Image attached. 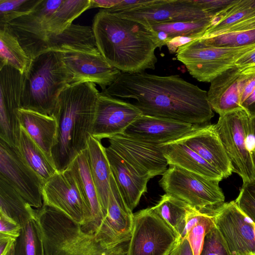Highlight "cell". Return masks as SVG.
<instances>
[{"label":"cell","mask_w":255,"mask_h":255,"mask_svg":"<svg viewBox=\"0 0 255 255\" xmlns=\"http://www.w3.org/2000/svg\"><path fill=\"white\" fill-rule=\"evenodd\" d=\"M169 255H194L187 238L179 240Z\"/></svg>","instance_id":"cell-44"},{"label":"cell","mask_w":255,"mask_h":255,"mask_svg":"<svg viewBox=\"0 0 255 255\" xmlns=\"http://www.w3.org/2000/svg\"><path fill=\"white\" fill-rule=\"evenodd\" d=\"M179 239L151 208L133 214L128 255H169Z\"/></svg>","instance_id":"cell-9"},{"label":"cell","mask_w":255,"mask_h":255,"mask_svg":"<svg viewBox=\"0 0 255 255\" xmlns=\"http://www.w3.org/2000/svg\"><path fill=\"white\" fill-rule=\"evenodd\" d=\"M97 253H98V252H97ZM97 253H96V254H97ZM96 254H95V255H96Z\"/></svg>","instance_id":"cell-52"},{"label":"cell","mask_w":255,"mask_h":255,"mask_svg":"<svg viewBox=\"0 0 255 255\" xmlns=\"http://www.w3.org/2000/svg\"><path fill=\"white\" fill-rule=\"evenodd\" d=\"M212 18L160 23L151 26L155 31L166 33L168 41L180 36H197L200 39L210 27Z\"/></svg>","instance_id":"cell-35"},{"label":"cell","mask_w":255,"mask_h":255,"mask_svg":"<svg viewBox=\"0 0 255 255\" xmlns=\"http://www.w3.org/2000/svg\"><path fill=\"white\" fill-rule=\"evenodd\" d=\"M250 65H255V50L242 56L235 62V66L237 67Z\"/></svg>","instance_id":"cell-48"},{"label":"cell","mask_w":255,"mask_h":255,"mask_svg":"<svg viewBox=\"0 0 255 255\" xmlns=\"http://www.w3.org/2000/svg\"><path fill=\"white\" fill-rule=\"evenodd\" d=\"M62 1L63 0H40L30 12L7 24L31 60L47 51L46 23Z\"/></svg>","instance_id":"cell-12"},{"label":"cell","mask_w":255,"mask_h":255,"mask_svg":"<svg viewBox=\"0 0 255 255\" xmlns=\"http://www.w3.org/2000/svg\"><path fill=\"white\" fill-rule=\"evenodd\" d=\"M214 224L213 218L209 214L204 213L201 219L195 225L188 233V240L194 255H200L202 251L205 235Z\"/></svg>","instance_id":"cell-39"},{"label":"cell","mask_w":255,"mask_h":255,"mask_svg":"<svg viewBox=\"0 0 255 255\" xmlns=\"http://www.w3.org/2000/svg\"><path fill=\"white\" fill-rule=\"evenodd\" d=\"M36 210L45 255H95L102 248L94 235L61 212L44 205Z\"/></svg>","instance_id":"cell-5"},{"label":"cell","mask_w":255,"mask_h":255,"mask_svg":"<svg viewBox=\"0 0 255 255\" xmlns=\"http://www.w3.org/2000/svg\"><path fill=\"white\" fill-rule=\"evenodd\" d=\"M161 146L168 165L177 166L210 180L221 181L224 178L218 170L186 145L174 141Z\"/></svg>","instance_id":"cell-25"},{"label":"cell","mask_w":255,"mask_h":255,"mask_svg":"<svg viewBox=\"0 0 255 255\" xmlns=\"http://www.w3.org/2000/svg\"><path fill=\"white\" fill-rule=\"evenodd\" d=\"M0 177L32 207L43 206L44 181L25 162L17 148L0 139Z\"/></svg>","instance_id":"cell-11"},{"label":"cell","mask_w":255,"mask_h":255,"mask_svg":"<svg viewBox=\"0 0 255 255\" xmlns=\"http://www.w3.org/2000/svg\"><path fill=\"white\" fill-rule=\"evenodd\" d=\"M194 125L141 115L123 134L149 143L162 145L175 141L191 130Z\"/></svg>","instance_id":"cell-22"},{"label":"cell","mask_w":255,"mask_h":255,"mask_svg":"<svg viewBox=\"0 0 255 255\" xmlns=\"http://www.w3.org/2000/svg\"><path fill=\"white\" fill-rule=\"evenodd\" d=\"M127 245L124 244L120 245L112 251L110 255H128V247L126 248Z\"/></svg>","instance_id":"cell-49"},{"label":"cell","mask_w":255,"mask_h":255,"mask_svg":"<svg viewBox=\"0 0 255 255\" xmlns=\"http://www.w3.org/2000/svg\"><path fill=\"white\" fill-rule=\"evenodd\" d=\"M40 0H0V26L30 12Z\"/></svg>","instance_id":"cell-38"},{"label":"cell","mask_w":255,"mask_h":255,"mask_svg":"<svg viewBox=\"0 0 255 255\" xmlns=\"http://www.w3.org/2000/svg\"><path fill=\"white\" fill-rule=\"evenodd\" d=\"M13 252H14V248L11 249V250L10 251L8 255H13Z\"/></svg>","instance_id":"cell-51"},{"label":"cell","mask_w":255,"mask_h":255,"mask_svg":"<svg viewBox=\"0 0 255 255\" xmlns=\"http://www.w3.org/2000/svg\"><path fill=\"white\" fill-rule=\"evenodd\" d=\"M72 75L70 85L90 82L102 91L111 85L122 72L111 65L100 52L94 53L66 47L57 51Z\"/></svg>","instance_id":"cell-15"},{"label":"cell","mask_w":255,"mask_h":255,"mask_svg":"<svg viewBox=\"0 0 255 255\" xmlns=\"http://www.w3.org/2000/svg\"><path fill=\"white\" fill-rule=\"evenodd\" d=\"M109 146L141 176L150 179L163 175L168 165L161 145L139 140L123 133L107 138Z\"/></svg>","instance_id":"cell-14"},{"label":"cell","mask_w":255,"mask_h":255,"mask_svg":"<svg viewBox=\"0 0 255 255\" xmlns=\"http://www.w3.org/2000/svg\"><path fill=\"white\" fill-rule=\"evenodd\" d=\"M90 5L91 0H63L46 22L47 35H57L63 32L74 20L90 9Z\"/></svg>","instance_id":"cell-33"},{"label":"cell","mask_w":255,"mask_h":255,"mask_svg":"<svg viewBox=\"0 0 255 255\" xmlns=\"http://www.w3.org/2000/svg\"><path fill=\"white\" fill-rule=\"evenodd\" d=\"M43 205L52 207L66 215L81 227L86 219V209L77 184L70 170L57 172L45 182Z\"/></svg>","instance_id":"cell-16"},{"label":"cell","mask_w":255,"mask_h":255,"mask_svg":"<svg viewBox=\"0 0 255 255\" xmlns=\"http://www.w3.org/2000/svg\"><path fill=\"white\" fill-rule=\"evenodd\" d=\"M201 39L205 45L209 46L223 48L245 46L255 44V28L226 33Z\"/></svg>","instance_id":"cell-37"},{"label":"cell","mask_w":255,"mask_h":255,"mask_svg":"<svg viewBox=\"0 0 255 255\" xmlns=\"http://www.w3.org/2000/svg\"><path fill=\"white\" fill-rule=\"evenodd\" d=\"M133 222L132 211L125 204L112 174L107 214L95 239L103 248L112 250L129 241Z\"/></svg>","instance_id":"cell-18"},{"label":"cell","mask_w":255,"mask_h":255,"mask_svg":"<svg viewBox=\"0 0 255 255\" xmlns=\"http://www.w3.org/2000/svg\"><path fill=\"white\" fill-rule=\"evenodd\" d=\"M21 228L22 227L16 222L0 214V235L16 239Z\"/></svg>","instance_id":"cell-43"},{"label":"cell","mask_w":255,"mask_h":255,"mask_svg":"<svg viewBox=\"0 0 255 255\" xmlns=\"http://www.w3.org/2000/svg\"><path fill=\"white\" fill-rule=\"evenodd\" d=\"M255 50V44L223 48L207 46L201 39L180 47L176 58L197 81L211 82L226 70L235 66L242 56Z\"/></svg>","instance_id":"cell-6"},{"label":"cell","mask_w":255,"mask_h":255,"mask_svg":"<svg viewBox=\"0 0 255 255\" xmlns=\"http://www.w3.org/2000/svg\"><path fill=\"white\" fill-rule=\"evenodd\" d=\"M121 0H91L90 8H101L108 9L116 6Z\"/></svg>","instance_id":"cell-47"},{"label":"cell","mask_w":255,"mask_h":255,"mask_svg":"<svg viewBox=\"0 0 255 255\" xmlns=\"http://www.w3.org/2000/svg\"><path fill=\"white\" fill-rule=\"evenodd\" d=\"M250 118L243 109L220 116L215 129L234 168L243 183L255 179V168L249 146Z\"/></svg>","instance_id":"cell-8"},{"label":"cell","mask_w":255,"mask_h":255,"mask_svg":"<svg viewBox=\"0 0 255 255\" xmlns=\"http://www.w3.org/2000/svg\"><path fill=\"white\" fill-rule=\"evenodd\" d=\"M112 174L127 207L132 211L147 192L149 179L140 176L134 168L109 146L105 147Z\"/></svg>","instance_id":"cell-23"},{"label":"cell","mask_w":255,"mask_h":255,"mask_svg":"<svg viewBox=\"0 0 255 255\" xmlns=\"http://www.w3.org/2000/svg\"><path fill=\"white\" fill-rule=\"evenodd\" d=\"M115 98L132 99L142 115L192 125L208 123L214 114L207 92L178 75L122 72L105 90Z\"/></svg>","instance_id":"cell-1"},{"label":"cell","mask_w":255,"mask_h":255,"mask_svg":"<svg viewBox=\"0 0 255 255\" xmlns=\"http://www.w3.org/2000/svg\"><path fill=\"white\" fill-rule=\"evenodd\" d=\"M142 115L134 105L100 92L92 136L101 140L123 133L125 129Z\"/></svg>","instance_id":"cell-19"},{"label":"cell","mask_w":255,"mask_h":255,"mask_svg":"<svg viewBox=\"0 0 255 255\" xmlns=\"http://www.w3.org/2000/svg\"><path fill=\"white\" fill-rule=\"evenodd\" d=\"M92 27L99 51L112 66L127 73L155 69V51L161 47L148 23L100 9Z\"/></svg>","instance_id":"cell-2"},{"label":"cell","mask_w":255,"mask_h":255,"mask_svg":"<svg viewBox=\"0 0 255 255\" xmlns=\"http://www.w3.org/2000/svg\"><path fill=\"white\" fill-rule=\"evenodd\" d=\"M115 13L150 25L213 17L195 0H151L148 4L138 8Z\"/></svg>","instance_id":"cell-17"},{"label":"cell","mask_w":255,"mask_h":255,"mask_svg":"<svg viewBox=\"0 0 255 255\" xmlns=\"http://www.w3.org/2000/svg\"><path fill=\"white\" fill-rule=\"evenodd\" d=\"M238 93L241 107L250 118L255 116V65L242 67Z\"/></svg>","instance_id":"cell-36"},{"label":"cell","mask_w":255,"mask_h":255,"mask_svg":"<svg viewBox=\"0 0 255 255\" xmlns=\"http://www.w3.org/2000/svg\"><path fill=\"white\" fill-rule=\"evenodd\" d=\"M190 148L218 170L226 178L234 168L215 125H194L190 131L175 140Z\"/></svg>","instance_id":"cell-20"},{"label":"cell","mask_w":255,"mask_h":255,"mask_svg":"<svg viewBox=\"0 0 255 255\" xmlns=\"http://www.w3.org/2000/svg\"><path fill=\"white\" fill-rule=\"evenodd\" d=\"M151 208L170 228L179 240L188 215L195 209L185 201L166 193Z\"/></svg>","instance_id":"cell-30"},{"label":"cell","mask_w":255,"mask_h":255,"mask_svg":"<svg viewBox=\"0 0 255 255\" xmlns=\"http://www.w3.org/2000/svg\"><path fill=\"white\" fill-rule=\"evenodd\" d=\"M47 51L66 47L94 53L99 52L92 26L72 24L59 34L47 35Z\"/></svg>","instance_id":"cell-28"},{"label":"cell","mask_w":255,"mask_h":255,"mask_svg":"<svg viewBox=\"0 0 255 255\" xmlns=\"http://www.w3.org/2000/svg\"><path fill=\"white\" fill-rule=\"evenodd\" d=\"M18 120L20 127L52 161L51 151L57 134V123L54 117L20 109Z\"/></svg>","instance_id":"cell-27"},{"label":"cell","mask_w":255,"mask_h":255,"mask_svg":"<svg viewBox=\"0 0 255 255\" xmlns=\"http://www.w3.org/2000/svg\"><path fill=\"white\" fill-rule=\"evenodd\" d=\"M16 148L25 162L44 182L57 172L53 161L22 127Z\"/></svg>","instance_id":"cell-31"},{"label":"cell","mask_w":255,"mask_h":255,"mask_svg":"<svg viewBox=\"0 0 255 255\" xmlns=\"http://www.w3.org/2000/svg\"><path fill=\"white\" fill-rule=\"evenodd\" d=\"M23 74L5 65L0 68V139L16 147L21 127L18 110L21 108Z\"/></svg>","instance_id":"cell-13"},{"label":"cell","mask_w":255,"mask_h":255,"mask_svg":"<svg viewBox=\"0 0 255 255\" xmlns=\"http://www.w3.org/2000/svg\"><path fill=\"white\" fill-rule=\"evenodd\" d=\"M169 166L159 181L165 193L185 201L202 213H207L224 203L225 196L219 181L209 179L176 165Z\"/></svg>","instance_id":"cell-7"},{"label":"cell","mask_w":255,"mask_h":255,"mask_svg":"<svg viewBox=\"0 0 255 255\" xmlns=\"http://www.w3.org/2000/svg\"><path fill=\"white\" fill-rule=\"evenodd\" d=\"M112 250L113 249L109 250L101 248L95 255H110Z\"/></svg>","instance_id":"cell-50"},{"label":"cell","mask_w":255,"mask_h":255,"mask_svg":"<svg viewBox=\"0 0 255 255\" xmlns=\"http://www.w3.org/2000/svg\"><path fill=\"white\" fill-rule=\"evenodd\" d=\"M37 210L5 180L0 177V214L14 221L21 227L35 219Z\"/></svg>","instance_id":"cell-29"},{"label":"cell","mask_w":255,"mask_h":255,"mask_svg":"<svg viewBox=\"0 0 255 255\" xmlns=\"http://www.w3.org/2000/svg\"><path fill=\"white\" fill-rule=\"evenodd\" d=\"M16 239L0 235V255H8L13 248Z\"/></svg>","instance_id":"cell-46"},{"label":"cell","mask_w":255,"mask_h":255,"mask_svg":"<svg viewBox=\"0 0 255 255\" xmlns=\"http://www.w3.org/2000/svg\"><path fill=\"white\" fill-rule=\"evenodd\" d=\"M249 146L255 168V116L250 119Z\"/></svg>","instance_id":"cell-45"},{"label":"cell","mask_w":255,"mask_h":255,"mask_svg":"<svg viewBox=\"0 0 255 255\" xmlns=\"http://www.w3.org/2000/svg\"><path fill=\"white\" fill-rule=\"evenodd\" d=\"M13 248V255H45L41 230L36 219L22 226Z\"/></svg>","instance_id":"cell-34"},{"label":"cell","mask_w":255,"mask_h":255,"mask_svg":"<svg viewBox=\"0 0 255 255\" xmlns=\"http://www.w3.org/2000/svg\"><path fill=\"white\" fill-rule=\"evenodd\" d=\"M206 213L212 216L231 255H255V223L235 201L224 203Z\"/></svg>","instance_id":"cell-10"},{"label":"cell","mask_w":255,"mask_h":255,"mask_svg":"<svg viewBox=\"0 0 255 255\" xmlns=\"http://www.w3.org/2000/svg\"><path fill=\"white\" fill-rule=\"evenodd\" d=\"M72 79L59 52L38 55L23 74L20 109L52 116L59 95Z\"/></svg>","instance_id":"cell-4"},{"label":"cell","mask_w":255,"mask_h":255,"mask_svg":"<svg viewBox=\"0 0 255 255\" xmlns=\"http://www.w3.org/2000/svg\"><path fill=\"white\" fill-rule=\"evenodd\" d=\"M86 150L91 173L98 192L105 218L111 191L112 171L110 165L105 147L102 145L100 140L91 135Z\"/></svg>","instance_id":"cell-26"},{"label":"cell","mask_w":255,"mask_h":255,"mask_svg":"<svg viewBox=\"0 0 255 255\" xmlns=\"http://www.w3.org/2000/svg\"><path fill=\"white\" fill-rule=\"evenodd\" d=\"M235 202L239 208L255 223V179L243 183Z\"/></svg>","instance_id":"cell-41"},{"label":"cell","mask_w":255,"mask_h":255,"mask_svg":"<svg viewBox=\"0 0 255 255\" xmlns=\"http://www.w3.org/2000/svg\"><path fill=\"white\" fill-rule=\"evenodd\" d=\"M31 61L7 24L0 26V68L9 65L23 74Z\"/></svg>","instance_id":"cell-32"},{"label":"cell","mask_w":255,"mask_h":255,"mask_svg":"<svg viewBox=\"0 0 255 255\" xmlns=\"http://www.w3.org/2000/svg\"><path fill=\"white\" fill-rule=\"evenodd\" d=\"M100 92L96 84L69 85L59 95L52 114L57 123L51 158L58 172L66 170L87 148Z\"/></svg>","instance_id":"cell-3"},{"label":"cell","mask_w":255,"mask_h":255,"mask_svg":"<svg viewBox=\"0 0 255 255\" xmlns=\"http://www.w3.org/2000/svg\"><path fill=\"white\" fill-rule=\"evenodd\" d=\"M236 0H195L202 8L214 17Z\"/></svg>","instance_id":"cell-42"},{"label":"cell","mask_w":255,"mask_h":255,"mask_svg":"<svg viewBox=\"0 0 255 255\" xmlns=\"http://www.w3.org/2000/svg\"><path fill=\"white\" fill-rule=\"evenodd\" d=\"M68 168L75 178L85 206L86 219L82 229L95 237L104 221V215L91 173L86 149L75 158Z\"/></svg>","instance_id":"cell-21"},{"label":"cell","mask_w":255,"mask_h":255,"mask_svg":"<svg viewBox=\"0 0 255 255\" xmlns=\"http://www.w3.org/2000/svg\"><path fill=\"white\" fill-rule=\"evenodd\" d=\"M242 67L234 66L216 77L207 92L209 103L220 116L243 109L238 93Z\"/></svg>","instance_id":"cell-24"},{"label":"cell","mask_w":255,"mask_h":255,"mask_svg":"<svg viewBox=\"0 0 255 255\" xmlns=\"http://www.w3.org/2000/svg\"><path fill=\"white\" fill-rule=\"evenodd\" d=\"M200 255H231L215 224L207 232Z\"/></svg>","instance_id":"cell-40"}]
</instances>
